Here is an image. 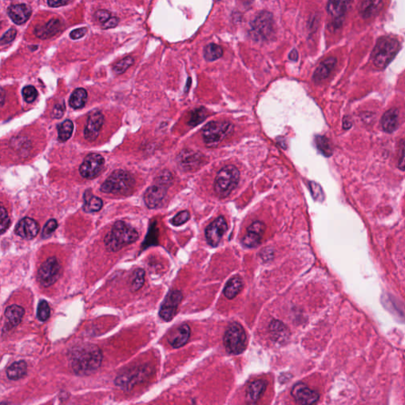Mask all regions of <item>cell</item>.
<instances>
[{"label":"cell","instance_id":"cell-5","mask_svg":"<svg viewBox=\"0 0 405 405\" xmlns=\"http://www.w3.org/2000/svg\"><path fill=\"white\" fill-rule=\"evenodd\" d=\"M135 183V179L130 173L117 169L101 185V191L104 193L127 194L133 189Z\"/></svg>","mask_w":405,"mask_h":405},{"label":"cell","instance_id":"cell-51","mask_svg":"<svg viewBox=\"0 0 405 405\" xmlns=\"http://www.w3.org/2000/svg\"><path fill=\"white\" fill-rule=\"evenodd\" d=\"M73 0H47V2H48L49 6L59 7V6L69 4Z\"/></svg>","mask_w":405,"mask_h":405},{"label":"cell","instance_id":"cell-23","mask_svg":"<svg viewBox=\"0 0 405 405\" xmlns=\"http://www.w3.org/2000/svg\"><path fill=\"white\" fill-rule=\"evenodd\" d=\"M190 335V327L187 325H182L169 335L168 341L174 348H179L187 343L189 340Z\"/></svg>","mask_w":405,"mask_h":405},{"label":"cell","instance_id":"cell-24","mask_svg":"<svg viewBox=\"0 0 405 405\" xmlns=\"http://www.w3.org/2000/svg\"><path fill=\"white\" fill-rule=\"evenodd\" d=\"M337 63V60L335 57H329L322 61L318 67H316V71L312 75V79L315 83H321L326 79L333 71Z\"/></svg>","mask_w":405,"mask_h":405},{"label":"cell","instance_id":"cell-18","mask_svg":"<svg viewBox=\"0 0 405 405\" xmlns=\"http://www.w3.org/2000/svg\"><path fill=\"white\" fill-rule=\"evenodd\" d=\"M291 395L297 403L301 405H312L319 400V393L310 389L303 383H298L294 385L291 390Z\"/></svg>","mask_w":405,"mask_h":405},{"label":"cell","instance_id":"cell-39","mask_svg":"<svg viewBox=\"0 0 405 405\" xmlns=\"http://www.w3.org/2000/svg\"><path fill=\"white\" fill-rule=\"evenodd\" d=\"M50 313L51 310L49 303L45 300L40 301L37 307V312H36V316L39 321L45 322L49 318Z\"/></svg>","mask_w":405,"mask_h":405},{"label":"cell","instance_id":"cell-47","mask_svg":"<svg viewBox=\"0 0 405 405\" xmlns=\"http://www.w3.org/2000/svg\"><path fill=\"white\" fill-rule=\"evenodd\" d=\"M65 111V104L64 101H61V103H58L55 105L54 109H53V113H52V117L53 118H61L63 115Z\"/></svg>","mask_w":405,"mask_h":405},{"label":"cell","instance_id":"cell-32","mask_svg":"<svg viewBox=\"0 0 405 405\" xmlns=\"http://www.w3.org/2000/svg\"><path fill=\"white\" fill-rule=\"evenodd\" d=\"M243 288V281L240 276H234L230 279L224 289V294L229 299H233Z\"/></svg>","mask_w":405,"mask_h":405},{"label":"cell","instance_id":"cell-55","mask_svg":"<svg viewBox=\"0 0 405 405\" xmlns=\"http://www.w3.org/2000/svg\"><path fill=\"white\" fill-rule=\"evenodd\" d=\"M37 48H38V47H37V46L30 47V49H31V50H32V51H34V49H37Z\"/></svg>","mask_w":405,"mask_h":405},{"label":"cell","instance_id":"cell-30","mask_svg":"<svg viewBox=\"0 0 405 405\" xmlns=\"http://www.w3.org/2000/svg\"><path fill=\"white\" fill-rule=\"evenodd\" d=\"M84 205L83 210L87 213L97 212L102 208L103 201L101 198L93 196L91 190H87L84 193Z\"/></svg>","mask_w":405,"mask_h":405},{"label":"cell","instance_id":"cell-3","mask_svg":"<svg viewBox=\"0 0 405 405\" xmlns=\"http://www.w3.org/2000/svg\"><path fill=\"white\" fill-rule=\"evenodd\" d=\"M173 182V175L170 172L166 170L157 177L156 183L153 186H150L144 194L143 199L147 208L154 209L161 205L166 196L168 188Z\"/></svg>","mask_w":405,"mask_h":405},{"label":"cell","instance_id":"cell-17","mask_svg":"<svg viewBox=\"0 0 405 405\" xmlns=\"http://www.w3.org/2000/svg\"><path fill=\"white\" fill-rule=\"evenodd\" d=\"M104 124V116L97 110H93L90 113L87 118V125L85 127L84 136L90 142L94 141L98 137Z\"/></svg>","mask_w":405,"mask_h":405},{"label":"cell","instance_id":"cell-11","mask_svg":"<svg viewBox=\"0 0 405 405\" xmlns=\"http://www.w3.org/2000/svg\"><path fill=\"white\" fill-rule=\"evenodd\" d=\"M149 374V367L146 366L133 367L125 371V373L120 374L116 378V385L122 389L128 390L137 383L144 381V379L147 378Z\"/></svg>","mask_w":405,"mask_h":405},{"label":"cell","instance_id":"cell-36","mask_svg":"<svg viewBox=\"0 0 405 405\" xmlns=\"http://www.w3.org/2000/svg\"><path fill=\"white\" fill-rule=\"evenodd\" d=\"M145 271L142 268H138L134 271L133 274L131 276V291H137L139 289L142 288V286L145 282Z\"/></svg>","mask_w":405,"mask_h":405},{"label":"cell","instance_id":"cell-6","mask_svg":"<svg viewBox=\"0 0 405 405\" xmlns=\"http://www.w3.org/2000/svg\"><path fill=\"white\" fill-rule=\"evenodd\" d=\"M240 179V172L234 165H226L220 169L215 182V191L220 198L229 196L237 187Z\"/></svg>","mask_w":405,"mask_h":405},{"label":"cell","instance_id":"cell-31","mask_svg":"<svg viewBox=\"0 0 405 405\" xmlns=\"http://www.w3.org/2000/svg\"><path fill=\"white\" fill-rule=\"evenodd\" d=\"M27 373V364L25 361L21 360L13 363L6 370V376L10 380L17 381L24 377Z\"/></svg>","mask_w":405,"mask_h":405},{"label":"cell","instance_id":"cell-14","mask_svg":"<svg viewBox=\"0 0 405 405\" xmlns=\"http://www.w3.org/2000/svg\"><path fill=\"white\" fill-rule=\"evenodd\" d=\"M105 164L104 157L99 154H90L85 157L79 167V173L82 177L87 179H92L98 175Z\"/></svg>","mask_w":405,"mask_h":405},{"label":"cell","instance_id":"cell-8","mask_svg":"<svg viewBox=\"0 0 405 405\" xmlns=\"http://www.w3.org/2000/svg\"><path fill=\"white\" fill-rule=\"evenodd\" d=\"M234 126L228 121H212L204 126L202 135L204 143L209 147H216L230 135Z\"/></svg>","mask_w":405,"mask_h":405},{"label":"cell","instance_id":"cell-26","mask_svg":"<svg viewBox=\"0 0 405 405\" xmlns=\"http://www.w3.org/2000/svg\"><path fill=\"white\" fill-rule=\"evenodd\" d=\"M267 388V382L264 380H257L249 385L246 391V400L249 403L255 404L258 401Z\"/></svg>","mask_w":405,"mask_h":405},{"label":"cell","instance_id":"cell-44","mask_svg":"<svg viewBox=\"0 0 405 405\" xmlns=\"http://www.w3.org/2000/svg\"><path fill=\"white\" fill-rule=\"evenodd\" d=\"M189 218V212H187V211H182V212H179L178 214L176 215L174 218H172L171 223L173 224L174 226H181V225H183L184 223H186L187 221H188Z\"/></svg>","mask_w":405,"mask_h":405},{"label":"cell","instance_id":"cell-16","mask_svg":"<svg viewBox=\"0 0 405 405\" xmlns=\"http://www.w3.org/2000/svg\"><path fill=\"white\" fill-rule=\"evenodd\" d=\"M228 229L227 222L222 216L214 220L205 230L207 242L212 247H216Z\"/></svg>","mask_w":405,"mask_h":405},{"label":"cell","instance_id":"cell-28","mask_svg":"<svg viewBox=\"0 0 405 405\" xmlns=\"http://www.w3.org/2000/svg\"><path fill=\"white\" fill-rule=\"evenodd\" d=\"M269 331L273 341L279 343L286 342L288 340L290 333L283 323L280 321H273L269 325Z\"/></svg>","mask_w":405,"mask_h":405},{"label":"cell","instance_id":"cell-12","mask_svg":"<svg viewBox=\"0 0 405 405\" xmlns=\"http://www.w3.org/2000/svg\"><path fill=\"white\" fill-rule=\"evenodd\" d=\"M178 165L185 171H192L200 169L207 163L208 158L201 152L191 149H184L177 157Z\"/></svg>","mask_w":405,"mask_h":405},{"label":"cell","instance_id":"cell-53","mask_svg":"<svg viewBox=\"0 0 405 405\" xmlns=\"http://www.w3.org/2000/svg\"><path fill=\"white\" fill-rule=\"evenodd\" d=\"M289 60L292 61H297L298 59V53L296 49H293L289 54Z\"/></svg>","mask_w":405,"mask_h":405},{"label":"cell","instance_id":"cell-19","mask_svg":"<svg viewBox=\"0 0 405 405\" xmlns=\"http://www.w3.org/2000/svg\"><path fill=\"white\" fill-rule=\"evenodd\" d=\"M266 226L260 221L252 222L248 227L247 234L242 240V243L248 248H254L260 244Z\"/></svg>","mask_w":405,"mask_h":405},{"label":"cell","instance_id":"cell-41","mask_svg":"<svg viewBox=\"0 0 405 405\" xmlns=\"http://www.w3.org/2000/svg\"><path fill=\"white\" fill-rule=\"evenodd\" d=\"M309 185H310V188H311V193H312L313 199L316 201H324L325 194H324V191H323L321 186L314 182H310Z\"/></svg>","mask_w":405,"mask_h":405},{"label":"cell","instance_id":"cell-22","mask_svg":"<svg viewBox=\"0 0 405 405\" xmlns=\"http://www.w3.org/2000/svg\"><path fill=\"white\" fill-rule=\"evenodd\" d=\"M7 14L13 23L17 25H23L27 23L32 14V9L28 5L21 4L11 5L7 9Z\"/></svg>","mask_w":405,"mask_h":405},{"label":"cell","instance_id":"cell-2","mask_svg":"<svg viewBox=\"0 0 405 405\" xmlns=\"http://www.w3.org/2000/svg\"><path fill=\"white\" fill-rule=\"evenodd\" d=\"M138 238L139 233L135 229L123 221H117L106 234L104 242L109 252H115L136 242Z\"/></svg>","mask_w":405,"mask_h":405},{"label":"cell","instance_id":"cell-27","mask_svg":"<svg viewBox=\"0 0 405 405\" xmlns=\"http://www.w3.org/2000/svg\"><path fill=\"white\" fill-rule=\"evenodd\" d=\"M24 314V309L20 306L12 305L7 307L5 311V316L7 320L8 329H12L18 326L23 320Z\"/></svg>","mask_w":405,"mask_h":405},{"label":"cell","instance_id":"cell-25","mask_svg":"<svg viewBox=\"0 0 405 405\" xmlns=\"http://www.w3.org/2000/svg\"><path fill=\"white\" fill-rule=\"evenodd\" d=\"M62 23L59 19H51L46 24L37 26L35 28L34 33L40 39H49L57 34L61 31Z\"/></svg>","mask_w":405,"mask_h":405},{"label":"cell","instance_id":"cell-40","mask_svg":"<svg viewBox=\"0 0 405 405\" xmlns=\"http://www.w3.org/2000/svg\"><path fill=\"white\" fill-rule=\"evenodd\" d=\"M133 63L134 59L132 57H125L123 60H121V61L116 63L115 66L113 67V71L116 75H121L127 71V69L129 68Z\"/></svg>","mask_w":405,"mask_h":405},{"label":"cell","instance_id":"cell-21","mask_svg":"<svg viewBox=\"0 0 405 405\" xmlns=\"http://www.w3.org/2000/svg\"><path fill=\"white\" fill-rule=\"evenodd\" d=\"M40 226L32 218L26 217L21 219L15 227V234L26 240H31L38 234Z\"/></svg>","mask_w":405,"mask_h":405},{"label":"cell","instance_id":"cell-50","mask_svg":"<svg viewBox=\"0 0 405 405\" xmlns=\"http://www.w3.org/2000/svg\"><path fill=\"white\" fill-rule=\"evenodd\" d=\"M119 18H117V17H111V18H109L107 22H105V23H103L102 28L104 29V30L114 28V27H117L118 23H119Z\"/></svg>","mask_w":405,"mask_h":405},{"label":"cell","instance_id":"cell-9","mask_svg":"<svg viewBox=\"0 0 405 405\" xmlns=\"http://www.w3.org/2000/svg\"><path fill=\"white\" fill-rule=\"evenodd\" d=\"M273 26L274 20L272 14L268 11H262L250 23V33L256 40H267L273 32Z\"/></svg>","mask_w":405,"mask_h":405},{"label":"cell","instance_id":"cell-49","mask_svg":"<svg viewBox=\"0 0 405 405\" xmlns=\"http://www.w3.org/2000/svg\"><path fill=\"white\" fill-rule=\"evenodd\" d=\"M87 32V28H86V27L76 29V30L73 31L72 32L70 33V36H71V38L72 39V40H78V39H80L81 37L84 36Z\"/></svg>","mask_w":405,"mask_h":405},{"label":"cell","instance_id":"cell-33","mask_svg":"<svg viewBox=\"0 0 405 405\" xmlns=\"http://www.w3.org/2000/svg\"><path fill=\"white\" fill-rule=\"evenodd\" d=\"M87 91L83 88H78L71 95L69 99V104L73 109H81L84 107L85 104L87 101Z\"/></svg>","mask_w":405,"mask_h":405},{"label":"cell","instance_id":"cell-15","mask_svg":"<svg viewBox=\"0 0 405 405\" xmlns=\"http://www.w3.org/2000/svg\"><path fill=\"white\" fill-rule=\"evenodd\" d=\"M183 295L179 290H172L165 298L159 311V316L165 321L173 320L180 303H182Z\"/></svg>","mask_w":405,"mask_h":405},{"label":"cell","instance_id":"cell-42","mask_svg":"<svg viewBox=\"0 0 405 405\" xmlns=\"http://www.w3.org/2000/svg\"><path fill=\"white\" fill-rule=\"evenodd\" d=\"M22 93H23V98L27 103L33 102L38 95L36 88L32 86L25 87L22 91Z\"/></svg>","mask_w":405,"mask_h":405},{"label":"cell","instance_id":"cell-4","mask_svg":"<svg viewBox=\"0 0 405 405\" xmlns=\"http://www.w3.org/2000/svg\"><path fill=\"white\" fill-rule=\"evenodd\" d=\"M399 49L400 43L397 39L388 36L379 39L371 55L375 67L385 68L399 52Z\"/></svg>","mask_w":405,"mask_h":405},{"label":"cell","instance_id":"cell-13","mask_svg":"<svg viewBox=\"0 0 405 405\" xmlns=\"http://www.w3.org/2000/svg\"><path fill=\"white\" fill-rule=\"evenodd\" d=\"M353 0H329L327 10L332 19V26L339 27L352 6Z\"/></svg>","mask_w":405,"mask_h":405},{"label":"cell","instance_id":"cell-20","mask_svg":"<svg viewBox=\"0 0 405 405\" xmlns=\"http://www.w3.org/2000/svg\"><path fill=\"white\" fill-rule=\"evenodd\" d=\"M385 5V0H361L358 11L362 19L370 20L378 15Z\"/></svg>","mask_w":405,"mask_h":405},{"label":"cell","instance_id":"cell-54","mask_svg":"<svg viewBox=\"0 0 405 405\" xmlns=\"http://www.w3.org/2000/svg\"><path fill=\"white\" fill-rule=\"evenodd\" d=\"M343 128L344 129H347V128H350L351 127V121H349V118H347V117H345L343 118Z\"/></svg>","mask_w":405,"mask_h":405},{"label":"cell","instance_id":"cell-1","mask_svg":"<svg viewBox=\"0 0 405 405\" xmlns=\"http://www.w3.org/2000/svg\"><path fill=\"white\" fill-rule=\"evenodd\" d=\"M69 357L73 371L79 376H87L94 373L102 362L101 349L97 345L91 343L74 347Z\"/></svg>","mask_w":405,"mask_h":405},{"label":"cell","instance_id":"cell-7","mask_svg":"<svg viewBox=\"0 0 405 405\" xmlns=\"http://www.w3.org/2000/svg\"><path fill=\"white\" fill-rule=\"evenodd\" d=\"M224 346L226 351L232 355H240L245 351L247 337L243 327L239 323H232L224 335Z\"/></svg>","mask_w":405,"mask_h":405},{"label":"cell","instance_id":"cell-35","mask_svg":"<svg viewBox=\"0 0 405 405\" xmlns=\"http://www.w3.org/2000/svg\"><path fill=\"white\" fill-rule=\"evenodd\" d=\"M223 55L222 47L216 44H209L204 48V57L206 61L212 62L221 58Z\"/></svg>","mask_w":405,"mask_h":405},{"label":"cell","instance_id":"cell-46","mask_svg":"<svg viewBox=\"0 0 405 405\" xmlns=\"http://www.w3.org/2000/svg\"><path fill=\"white\" fill-rule=\"evenodd\" d=\"M17 31L15 29L11 28L9 31H6L4 34L2 35L1 38V45H7L9 43L12 42L14 38L16 37Z\"/></svg>","mask_w":405,"mask_h":405},{"label":"cell","instance_id":"cell-10","mask_svg":"<svg viewBox=\"0 0 405 405\" xmlns=\"http://www.w3.org/2000/svg\"><path fill=\"white\" fill-rule=\"evenodd\" d=\"M61 266L56 257H50L42 263L37 272V280L45 287H49L58 280L61 273Z\"/></svg>","mask_w":405,"mask_h":405},{"label":"cell","instance_id":"cell-48","mask_svg":"<svg viewBox=\"0 0 405 405\" xmlns=\"http://www.w3.org/2000/svg\"><path fill=\"white\" fill-rule=\"evenodd\" d=\"M95 18H97L98 22L103 24L105 22H107L109 18H111V14L106 10H99L95 13Z\"/></svg>","mask_w":405,"mask_h":405},{"label":"cell","instance_id":"cell-34","mask_svg":"<svg viewBox=\"0 0 405 405\" xmlns=\"http://www.w3.org/2000/svg\"><path fill=\"white\" fill-rule=\"evenodd\" d=\"M57 131H58L59 141L64 143L68 140L72 135L74 131V124L70 120H66L62 123L57 125Z\"/></svg>","mask_w":405,"mask_h":405},{"label":"cell","instance_id":"cell-29","mask_svg":"<svg viewBox=\"0 0 405 405\" xmlns=\"http://www.w3.org/2000/svg\"><path fill=\"white\" fill-rule=\"evenodd\" d=\"M398 119H399V112L397 109H391L388 110L381 118V126L383 129L388 133H392L398 127Z\"/></svg>","mask_w":405,"mask_h":405},{"label":"cell","instance_id":"cell-43","mask_svg":"<svg viewBox=\"0 0 405 405\" xmlns=\"http://www.w3.org/2000/svg\"><path fill=\"white\" fill-rule=\"evenodd\" d=\"M57 227H58V222H57V220L54 219V218L49 220L43 228L42 238H49L54 233L55 230H57Z\"/></svg>","mask_w":405,"mask_h":405},{"label":"cell","instance_id":"cell-37","mask_svg":"<svg viewBox=\"0 0 405 405\" xmlns=\"http://www.w3.org/2000/svg\"><path fill=\"white\" fill-rule=\"evenodd\" d=\"M315 143L323 156L330 157L333 155V148L331 147L330 142L325 136L317 135L315 138Z\"/></svg>","mask_w":405,"mask_h":405},{"label":"cell","instance_id":"cell-52","mask_svg":"<svg viewBox=\"0 0 405 405\" xmlns=\"http://www.w3.org/2000/svg\"><path fill=\"white\" fill-rule=\"evenodd\" d=\"M398 168L401 170H405V143L404 145L403 150H402V154H401V157L400 158L399 162H398Z\"/></svg>","mask_w":405,"mask_h":405},{"label":"cell","instance_id":"cell-38","mask_svg":"<svg viewBox=\"0 0 405 405\" xmlns=\"http://www.w3.org/2000/svg\"><path fill=\"white\" fill-rule=\"evenodd\" d=\"M206 116H207V112L204 108H198V109H194L193 111L191 112V115H190L188 125L190 126H192V127H195L199 124L202 123L206 119Z\"/></svg>","mask_w":405,"mask_h":405},{"label":"cell","instance_id":"cell-45","mask_svg":"<svg viewBox=\"0 0 405 405\" xmlns=\"http://www.w3.org/2000/svg\"><path fill=\"white\" fill-rule=\"evenodd\" d=\"M10 220L4 207H1V234H4L10 226Z\"/></svg>","mask_w":405,"mask_h":405}]
</instances>
